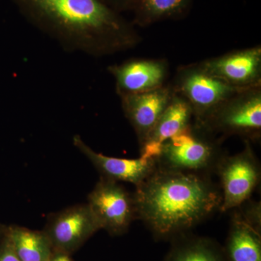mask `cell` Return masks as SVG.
I'll use <instances>...</instances> for the list:
<instances>
[{
  "label": "cell",
  "instance_id": "obj_1",
  "mask_svg": "<svg viewBox=\"0 0 261 261\" xmlns=\"http://www.w3.org/2000/svg\"><path fill=\"white\" fill-rule=\"evenodd\" d=\"M24 18L67 51L101 57L137 45L133 25L106 0H12Z\"/></svg>",
  "mask_w": 261,
  "mask_h": 261
},
{
  "label": "cell",
  "instance_id": "obj_2",
  "mask_svg": "<svg viewBox=\"0 0 261 261\" xmlns=\"http://www.w3.org/2000/svg\"><path fill=\"white\" fill-rule=\"evenodd\" d=\"M136 219L159 237L183 232L220 211L221 189L210 175L156 168L136 187Z\"/></svg>",
  "mask_w": 261,
  "mask_h": 261
},
{
  "label": "cell",
  "instance_id": "obj_3",
  "mask_svg": "<svg viewBox=\"0 0 261 261\" xmlns=\"http://www.w3.org/2000/svg\"><path fill=\"white\" fill-rule=\"evenodd\" d=\"M224 155L211 132L190 123L163 144L156 163L161 169L211 175Z\"/></svg>",
  "mask_w": 261,
  "mask_h": 261
},
{
  "label": "cell",
  "instance_id": "obj_4",
  "mask_svg": "<svg viewBox=\"0 0 261 261\" xmlns=\"http://www.w3.org/2000/svg\"><path fill=\"white\" fill-rule=\"evenodd\" d=\"M176 82L173 91L190 103L197 124L206 121L230 97L247 89L229 85L207 73L200 64L182 68Z\"/></svg>",
  "mask_w": 261,
  "mask_h": 261
},
{
  "label": "cell",
  "instance_id": "obj_5",
  "mask_svg": "<svg viewBox=\"0 0 261 261\" xmlns=\"http://www.w3.org/2000/svg\"><path fill=\"white\" fill-rule=\"evenodd\" d=\"M215 173L221 182L222 203L220 211L238 208L250 197L260 181V166L248 140L245 148L232 156L224 155Z\"/></svg>",
  "mask_w": 261,
  "mask_h": 261
},
{
  "label": "cell",
  "instance_id": "obj_6",
  "mask_svg": "<svg viewBox=\"0 0 261 261\" xmlns=\"http://www.w3.org/2000/svg\"><path fill=\"white\" fill-rule=\"evenodd\" d=\"M197 125L211 133L216 130L228 135L258 138L261 130L260 86L234 94L206 121Z\"/></svg>",
  "mask_w": 261,
  "mask_h": 261
},
{
  "label": "cell",
  "instance_id": "obj_7",
  "mask_svg": "<svg viewBox=\"0 0 261 261\" xmlns=\"http://www.w3.org/2000/svg\"><path fill=\"white\" fill-rule=\"evenodd\" d=\"M87 204L100 228L112 234L125 232L136 219L133 195L117 181L101 178L89 194Z\"/></svg>",
  "mask_w": 261,
  "mask_h": 261
},
{
  "label": "cell",
  "instance_id": "obj_8",
  "mask_svg": "<svg viewBox=\"0 0 261 261\" xmlns=\"http://www.w3.org/2000/svg\"><path fill=\"white\" fill-rule=\"evenodd\" d=\"M46 232L51 246L60 252H71L100 229L88 204L72 206L55 214Z\"/></svg>",
  "mask_w": 261,
  "mask_h": 261
},
{
  "label": "cell",
  "instance_id": "obj_9",
  "mask_svg": "<svg viewBox=\"0 0 261 261\" xmlns=\"http://www.w3.org/2000/svg\"><path fill=\"white\" fill-rule=\"evenodd\" d=\"M207 73L239 89L260 87L261 48L228 53L200 63Z\"/></svg>",
  "mask_w": 261,
  "mask_h": 261
},
{
  "label": "cell",
  "instance_id": "obj_10",
  "mask_svg": "<svg viewBox=\"0 0 261 261\" xmlns=\"http://www.w3.org/2000/svg\"><path fill=\"white\" fill-rule=\"evenodd\" d=\"M173 94V89L162 87L142 93L120 96L123 113L135 130L140 147L153 129Z\"/></svg>",
  "mask_w": 261,
  "mask_h": 261
},
{
  "label": "cell",
  "instance_id": "obj_11",
  "mask_svg": "<svg viewBox=\"0 0 261 261\" xmlns=\"http://www.w3.org/2000/svg\"><path fill=\"white\" fill-rule=\"evenodd\" d=\"M73 145L94 165L102 178L117 182L124 181L140 185L157 168L155 160L118 159L95 152L84 142L80 135L73 138Z\"/></svg>",
  "mask_w": 261,
  "mask_h": 261
},
{
  "label": "cell",
  "instance_id": "obj_12",
  "mask_svg": "<svg viewBox=\"0 0 261 261\" xmlns=\"http://www.w3.org/2000/svg\"><path fill=\"white\" fill-rule=\"evenodd\" d=\"M108 70L116 80L119 96L162 87L167 75L166 63L153 60H130L121 65H111Z\"/></svg>",
  "mask_w": 261,
  "mask_h": 261
},
{
  "label": "cell",
  "instance_id": "obj_13",
  "mask_svg": "<svg viewBox=\"0 0 261 261\" xmlns=\"http://www.w3.org/2000/svg\"><path fill=\"white\" fill-rule=\"evenodd\" d=\"M193 112L186 99L174 92L169 104L140 147V157L157 159L163 144L190 124Z\"/></svg>",
  "mask_w": 261,
  "mask_h": 261
},
{
  "label": "cell",
  "instance_id": "obj_14",
  "mask_svg": "<svg viewBox=\"0 0 261 261\" xmlns=\"http://www.w3.org/2000/svg\"><path fill=\"white\" fill-rule=\"evenodd\" d=\"M260 230L234 211L231 219L227 250L230 261H261Z\"/></svg>",
  "mask_w": 261,
  "mask_h": 261
},
{
  "label": "cell",
  "instance_id": "obj_15",
  "mask_svg": "<svg viewBox=\"0 0 261 261\" xmlns=\"http://www.w3.org/2000/svg\"><path fill=\"white\" fill-rule=\"evenodd\" d=\"M8 237L20 260L50 261L53 246L45 233L12 226Z\"/></svg>",
  "mask_w": 261,
  "mask_h": 261
},
{
  "label": "cell",
  "instance_id": "obj_16",
  "mask_svg": "<svg viewBox=\"0 0 261 261\" xmlns=\"http://www.w3.org/2000/svg\"><path fill=\"white\" fill-rule=\"evenodd\" d=\"M192 0H132L129 10L134 23L145 27L165 19L177 18L188 10Z\"/></svg>",
  "mask_w": 261,
  "mask_h": 261
},
{
  "label": "cell",
  "instance_id": "obj_17",
  "mask_svg": "<svg viewBox=\"0 0 261 261\" xmlns=\"http://www.w3.org/2000/svg\"><path fill=\"white\" fill-rule=\"evenodd\" d=\"M170 261H221L211 244L199 240L177 249Z\"/></svg>",
  "mask_w": 261,
  "mask_h": 261
},
{
  "label": "cell",
  "instance_id": "obj_18",
  "mask_svg": "<svg viewBox=\"0 0 261 261\" xmlns=\"http://www.w3.org/2000/svg\"><path fill=\"white\" fill-rule=\"evenodd\" d=\"M0 261H21L15 252L8 237L0 250Z\"/></svg>",
  "mask_w": 261,
  "mask_h": 261
},
{
  "label": "cell",
  "instance_id": "obj_19",
  "mask_svg": "<svg viewBox=\"0 0 261 261\" xmlns=\"http://www.w3.org/2000/svg\"><path fill=\"white\" fill-rule=\"evenodd\" d=\"M113 9L121 13V12L129 10L132 0H106Z\"/></svg>",
  "mask_w": 261,
  "mask_h": 261
},
{
  "label": "cell",
  "instance_id": "obj_20",
  "mask_svg": "<svg viewBox=\"0 0 261 261\" xmlns=\"http://www.w3.org/2000/svg\"><path fill=\"white\" fill-rule=\"evenodd\" d=\"M50 261H71V260H70L69 257L66 254L59 252L55 256H51Z\"/></svg>",
  "mask_w": 261,
  "mask_h": 261
}]
</instances>
